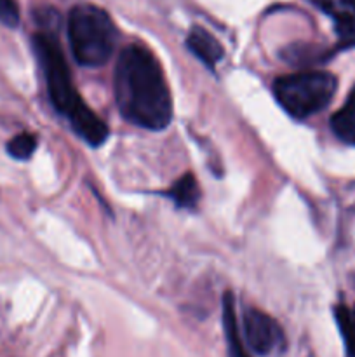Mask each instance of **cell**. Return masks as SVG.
Instances as JSON below:
<instances>
[{
  "instance_id": "cell-1",
  "label": "cell",
  "mask_w": 355,
  "mask_h": 357,
  "mask_svg": "<svg viewBox=\"0 0 355 357\" xmlns=\"http://www.w3.org/2000/svg\"><path fill=\"white\" fill-rule=\"evenodd\" d=\"M115 101L122 117L150 131H160L173 119V98L162 66L152 51L131 44L115 65Z\"/></svg>"
},
{
  "instance_id": "cell-10",
  "label": "cell",
  "mask_w": 355,
  "mask_h": 357,
  "mask_svg": "<svg viewBox=\"0 0 355 357\" xmlns=\"http://www.w3.org/2000/svg\"><path fill=\"white\" fill-rule=\"evenodd\" d=\"M331 129L343 143L355 145V87L347 103L331 117Z\"/></svg>"
},
{
  "instance_id": "cell-6",
  "label": "cell",
  "mask_w": 355,
  "mask_h": 357,
  "mask_svg": "<svg viewBox=\"0 0 355 357\" xmlns=\"http://www.w3.org/2000/svg\"><path fill=\"white\" fill-rule=\"evenodd\" d=\"M333 20L340 44L355 47V0H312Z\"/></svg>"
},
{
  "instance_id": "cell-4",
  "label": "cell",
  "mask_w": 355,
  "mask_h": 357,
  "mask_svg": "<svg viewBox=\"0 0 355 357\" xmlns=\"http://www.w3.org/2000/svg\"><path fill=\"white\" fill-rule=\"evenodd\" d=\"M33 49L40 61L52 105L59 114L70 117L84 103V100L73 86L72 73L66 65L58 37L51 31H40L33 35Z\"/></svg>"
},
{
  "instance_id": "cell-8",
  "label": "cell",
  "mask_w": 355,
  "mask_h": 357,
  "mask_svg": "<svg viewBox=\"0 0 355 357\" xmlns=\"http://www.w3.org/2000/svg\"><path fill=\"white\" fill-rule=\"evenodd\" d=\"M223 328H225L226 345H228V357H251L240 337L235 316V298L230 291H226L223 296Z\"/></svg>"
},
{
  "instance_id": "cell-9",
  "label": "cell",
  "mask_w": 355,
  "mask_h": 357,
  "mask_svg": "<svg viewBox=\"0 0 355 357\" xmlns=\"http://www.w3.org/2000/svg\"><path fill=\"white\" fill-rule=\"evenodd\" d=\"M166 197H169L178 208L194 209L200 201V187L197 183V178L191 173L183 174L173 183L169 190H166Z\"/></svg>"
},
{
  "instance_id": "cell-7",
  "label": "cell",
  "mask_w": 355,
  "mask_h": 357,
  "mask_svg": "<svg viewBox=\"0 0 355 357\" xmlns=\"http://www.w3.org/2000/svg\"><path fill=\"white\" fill-rule=\"evenodd\" d=\"M187 47L190 49L195 58L200 59L211 70L221 61L223 54H225L223 45L219 44L218 38L200 26L191 28L187 37Z\"/></svg>"
},
{
  "instance_id": "cell-13",
  "label": "cell",
  "mask_w": 355,
  "mask_h": 357,
  "mask_svg": "<svg viewBox=\"0 0 355 357\" xmlns=\"http://www.w3.org/2000/svg\"><path fill=\"white\" fill-rule=\"evenodd\" d=\"M0 23L7 28L19 24V7L16 0H0Z\"/></svg>"
},
{
  "instance_id": "cell-2",
  "label": "cell",
  "mask_w": 355,
  "mask_h": 357,
  "mask_svg": "<svg viewBox=\"0 0 355 357\" xmlns=\"http://www.w3.org/2000/svg\"><path fill=\"white\" fill-rule=\"evenodd\" d=\"M66 30L73 58L87 68L104 65L118 40V30L110 14L93 3L73 7Z\"/></svg>"
},
{
  "instance_id": "cell-12",
  "label": "cell",
  "mask_w": 355,
  "mask_h": 357,
  "mask_svg": "<svg viewBox=\"0 0 355 357\" xmlns=\"http://www.w3.org/2000/svg\"><path fill=\"white\" fill-rule=\"evenodd\" d=\"M38 142L37 136L30 135V132H21L16 135L13 139H9L6 145L7 153L17 160H26L33 155L35 149H37Z\"/></svg>"
},
{
  "instance_id": "cell-11",
  "label": "cell",
  "mask_w": 355,
  "mask_h": 357,
  "mask_svg": "<svg viewBox=\"0 0 355 357\" xmlns=\"http://www.w3.org/2000/svg\"><path fill=\"white\" fill-rule=\"evenodd\" d=\"M334 317H336L348 356L355 357V314L345 305H340L334 309Z\"/></svg>"
},
{
  "instance_id": "cell-3",
  "label": "cell",
  "mask_w": 355,
  "mask_h": 357,
  "mask_svg": "<svg viewBox=\"0 0 355 357\" xmlns=\"http://www.w3.org/2000/svg\"><path fill=\"white\" fill-rule=\"evenodd\" d=\"M336 87L333 73L310 70L278 77L274 84V93L278 105L291 117L306 119L331 103Z\"/></svg>"
},
{
  "instance_id": "cell-5",
  "label": "cell",
  "mask_w": 355,
  "mask_h": 357,
  "mask_svg": "<svg viewBox=\"0 0 355 357\" xmlns=\"http://www.w3.org/2000/svg\"><path fill=\"white\" fill-rule=\"evenodd\" d=\"M244 338L253 352L267 356L284 342V333L277 321L258 309L244 312Z\"/></svg>"
}]
</instances>
